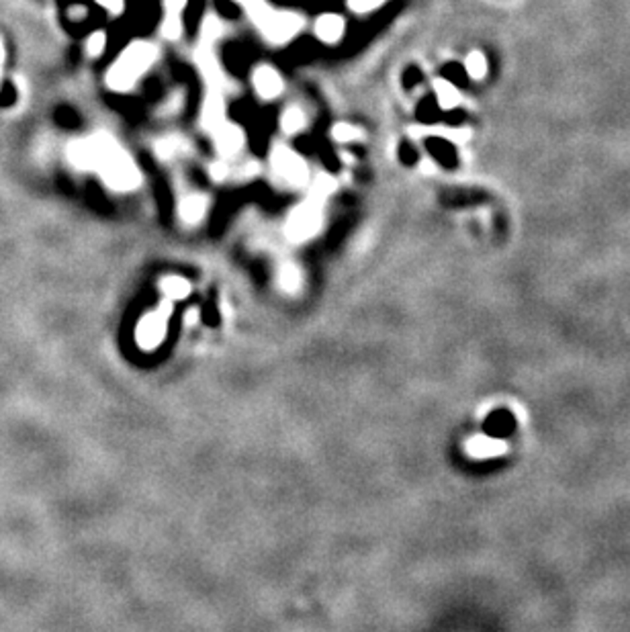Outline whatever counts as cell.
Returning <instances> with one entry per match:
<instances>
[{"label": "cell", "instance_id": "obj_1", "mask_svg": "<svg viewBox=\"0 0 630 632\" xmlns=\"http://www.w3.org/2000/svg\"><path fill=\"white\" fill-rule=\"evenodd\" d=\"M156 59V47L145 41H133L129 43L121 56L115 59V64L109 68L107 74V84L119 90L127 92L138 84V80L152 68Z\"/></svg>", "mask_w": 630, "mask_h": 632}, {"label": "cell", "instance_id": "obj_2", "mask_svg": "<svg viewBox=\"0 0 630 632\" xmlns=\"http://www.w3.org/2000/svg\"><path fill=\"white\" fill-rule=\"evenodd\" d=\"M330 193H332V180L319 178L315 182L314 193L295 207V211L286 221V233L293 242H303L319 230L323 219V205Z\"/></svg>", "mask_w": 630, "mask_h": 632}, {"label": "cell", "instance_id": "obj_3", "mask_svg": "<svg viewBox=\"0 0 630 632\" xmlns=\"http://www.w3.org/2000/svg\"><path fill=\"white\" fill-rule=\"evenodd\" d=\"M240 2L250 19L256 23V27L272 43H285L288 41L295 33H299L303 21L299 15L291 13V10H274L270 4H266L264 0H235Z\"/></svg>", "mask_w": 630, "mask_h": 632}, {"label": "cell", "instance_id": "obj_4", "mask_svg": "<svg viewBox=\"0 0 630 632\" xmlns=\"http://www.w3.org/2000/svg\"><path fill=\"white\" fill-rule=\"evenodd\" d=\"M96 172L101 174V178L105 180L107 186H111L113 191H119V193H129V191L138 189L142 182V174L138 170L135 162L117 144L101 160V164L96 166Z\"/></svg>", "mask_w": 630, "mask_h": 632}, {"label": "cell", "instance_id": "obj_5", "mask_svg": "<svg viewBox=\"0 0 630 632\" xmlns=\"http://www.w3.org/2000/svg\"><path fill=\"white\" fill-rule=\"evenodd\" d=\"M272 168L288 186L301 189L309 182V168L305 160L288 147H277L272 152Z\"/></svg>", "mask_w": 630, "mask_h": 632}, {"label": "cell", "instance_id": "obj_6", "mask_svg": "<svg viewBox=\"0 0 630 632\" xmlns=\"http://www.w3.org/2000/svg\"><path fill=\"white\" fill-rule=\"evenodd\" d=\"M252 82H254V88H256L258 96L264 98V101H272L277 98L281 92H283V76L270 68V66H260L254 70L252 74Z\"/></svg>", "mask_w": 630, "mask_h": 632}, {"label": "cell", "instance_id": "obj_7", "mask_svg": "<svg viewBox=\"0 0 630 632\" xmlns=\"http://www.w3.org/2000/svg\"><path fill=\"white\" fill-rule=\"evenodd\" d=\"M344 29H346V23L340 15H334V13H328V15H321L317 21H315V35L319 41L328 43V45H334L342 39Z\"/></svg>", "mask_w": 630, "mask_h": 632}, {"label": "cell", "instance_id": "obj_8", "mask_svg": "<svg viewBox=\"0 0 630 632\" xmlns=\"http://www.w3.org/2000/svg\"><path fill=\"white\" fill-rule=\"evenodd\" d=\"M215 138H217V149L224 156H235L242 145H244V133L237 125H219L215 129Z\"/></svg>", "mask_w": 630, "mask_h": 632}, {"label": "cell", "instance_id": "obj_9", "mask_svg": "<svg viewBox=\"0 0 630 632\" xmlns=\"http://www.w3.org/2000/svg\"><path fill=\"white\" fill-rule=\"evenodd\" d=\"M180 217L186 221V223H199L200 219L205 217L207 209H209V201L205 195H199V193H193V195H186L182 201H180Z\"/></svg>", "mask_w": 630, "mask_h": 632}, {"label": "cell", "instance_id": "obj_10", "mask_svg": "<svg viewBox=\"0 0 630 632\" xmlns=\"http://www.w3.org/2000/svg\"><path fill=\"white\" fill-rule=\"evenodd\" d=\"M428 149L432 152V156H434L440 164H444L446 168L457 166V149H455V145L450 144V142L432 138L428 142Z\"/></svg>", "mask_w": 630, "mask_h": 632}, {"label": "cell", "instance_id": "obj_11", "mask_svg": "<svg viewBox=\"0 0 630 632\" xmlns=\"http://www.w3.org/2000/svg\"><path fill=\"white\" fill-rule=\"evenodd\" d=\"M307 125V115L303 113V109L299 107H288L283 117H281V127L283 131L288 133V135H295V133H301Z\"/></svg>", "mask_w": 630, "mask_h": 632}, {"label": "cell", "instance_id": "obj_12", "mask_svg": "<svg viewBox=\"0 0 630 632\" xmlns=\"http://www.w3.org/2000/svg\"><path fill=\"white\" fill-rule=\"evenodd\" d=\"M471 453L475 455V457H495V455H499V453H504L506 450V446L501 444V442H497V440H489V438H477V440H473L471 442Z\"/></svg>", "mask_w": 630, "mask_h": 632}, {"label": "cell", "instance_id": "obj_13", "mask_svg": "<svg viewBox=\"0 0 630 632\" xmlns=\"http://www.w3.org/2000/svg\"><path fill=\"white\" fill-rule=\"evenodd\" d=\"M442 76L446 78V82H450V84H455V87L458 88H464L467 87V82H469V72H467V68L460 66V64H448V66L442 70Z\"/></svg>", "mask_w": 630, "mask_h": 632}, {"label": "cell", "instance_id": "obj_14", "mask_svg": "<svg viewBox=\"0 0 630 632\" xmlns=\"http://www.w3.org/2000/svg\"><path fill=\"white\" fill-rule=\"evenodd\" d=\"M332 138L340 144H348V142H354L360 138V129L350 123H336L332 129Z\"/></svg>", "mask_w": 630, "mask_h": 632}, {"label": "cell", "instance_id": "obj_15", "mask_svg": "<svg viewBox=\"0 0 630 632\" xmlns=\"http://www.w3.org/2000/svg\"><path fill=\"white\" fill-rule=\"evenodd\" d=\"M182 149H184V142L178 140V138H168V140H162V142L158 144V154H160V158H164V160H170L174 156H178Z\"/></svg>", "mask_w": 630, "mask_h": 632}, {"label": "cell", "instance_id": "obj_16", "mask_svg": "<svg viewBox=\"0 0 630 632\" xmlns=\"http://www.w3.org/2000/svg\"><path fill=\"white\" fill-rule=\"evenodd\" d=\"M105 45H107L105 33H94V35H90V39L86 43V50H88L90 56H101L105 52Z\"/></svg>", "mask_w": 630, "mask_h": 632}, {"label": "cell", "instance_id": "obj_17", "mask_svg": "<svg viewBox=\"0 0 630 632\" xmlns=\"http://www.w3.org/2000/svg\"><path fill=\"white\" fill-rule=\"evenodd\" d=\"M385 0H348V8L362 15V13H371L376 6H381Z\"/></svg>", "mask_w": 630, "mask_h": 632}, {"label": "cell", "instance_id": "obj_18", "mask_svg": "<svg viewBox=\"0 0 630 632\" xmlns=\"http://www.w3.org/2000/svg\"><path fill=\"white\" fill-rule=\"evenodd\" d=\"M189 0H164V6L168 10V17H180Z\"/></svg>", "mask_w": 630, "mask_h": 632}, {"label": "cell", "instance_id": "obj_19", "mask_svg": "<svg viewBox=\"0 0 630 632\" xmlns=\"http://www.w3.org/2000/svg\"><path fill=\"white\" fill-rule=\"evenodd\" d=\"M226 164L224 162H217L213 168H211V174H213V180H224L226 178Z\"/></svg>", "mask_w": 630, "mask_h": 632}, {"label": "cell", "instance_id": "obj_20", "mask_svg": "<svg viewBox=\"0 0 630 632\" xmlns=\"http://www.w3.org/2000/svg\"><path fill=\"white\" fill-rule=\"evenodd\" d=\"M462 119H464V113H462L460 109H455V111L450 113V117H448V121H450V123H460Z\"/></svg>", "mask_w": 630, "mask_h": 632}, {"label": "cell", "instance_id": "obj_21", "mask_svg": "<svg viewBox=\"0 0 630 632\" xmlns=\"http://www.w3.org/2000/svg\"><path fill=\"white\" fill-rule=\"evenodd\" d=\"M2 61H4V45H2V39H0V78H2Z\"/></svg>", "mask_w": 630, "mask_h": 632}]
</instances>
